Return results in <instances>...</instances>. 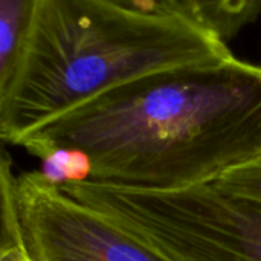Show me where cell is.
I'll return each mask as SVG.
<instances>
[{
  "instance_id": "cell-1",
  "label": "cell",
  "mask_w": 261,
  "mask_h": 261,
  "mask_svg": "<svg viewBox=\"0 0 261 261\" xmlns=\"http://www.w3.org/2000/svg\"><path fill=\"white\" fill-rule=\"evenodd\" d=\"M76 147L90 180L139 190L216 182L261 156V66L231 57L145 75L26 136L18 147Z\"/></svg>"
},
{
  "instance_id": "cell-2",
  "label": "cell",
  "mask_w": 261,
  "mask_h": 261,
  "mask_svg": "<svg viewBox=\"0 0 261 261\" xmlns=\"http://www.w3.org/2000/svg\"><path fill=\"white\" fill-rule=\"evenodd\" d=\"M232 54L184 11L156 15L107 0H41L23 66L0 98V138L18 147L31 133L122 84Z\"/></svg>"
},
{
  "instance_id": "cell-3",
  "label": "cell",
  "mask_w": 261,
  "mask_h": 261,
  "mask_svg": "<svg viewBox=\"0 0 261 261\" xmlns=\"http://www.w3.org/2000/svg\"><path fill=\"white\" fill-rule=\"evenodd\" d=\"M171 261H261V200L216 184L139 190L86 180L60 187Z\"/></svg>"
},
{
  "instance_id": "cell-4",
  "label": "cell",
  "mask_w": 261,
  "mask_h": 261,
  "mask_svg": "<svg viewBox=\"0 0 261 261\" xmlns=\"http://www.w3.org/2000/svg\"><path fill=\"white\" fill-rule=\"evenodd\" d=\"M15 199L35 261H171L37 171L15 176Z\"/></svg>"
},
{
  "instance_id": "cell-5",
  "label": "cell",
  "mask_w": 261,
  "mask_h": 261,
  "mask_svg": "<svg viewBox=\"0 0 261 261\" xmlns=\"http://www.w3.org/2000/svg\"><path fill=\"white\" fill-rule=\"evenodd\" d=\"M41 0H0V98L23 66Z\"/></svg>"
},
{
  "instance_id": "cell-6",
  "label": "cell",
  "mask_w": 261,
  "mask_h": 261,
  "mask_svg": "<svg viewBox=\"0 0 261 261\" xmlns=\"http://www.w3.org/2000/svg\"><path fill=\"white\" fill-rule=\"evenodd\" d=\"M180 8L228 43L258 18L261 0H180Z\"/></svg>"
},
{
  "instance_id": "cell-7",
  "label": "cell",
  "mask_w": 261,
  "mask_h": 261,
  "mask_svg": "<svg viewBox=\"0 0 261 261\" xmlns=\"http://www.w3.org/2000/svg\"><path fill=\"white\" fill-rule=\"evenodd\" d=\"M0 261H35L23 234L15 199V174L6 153L0 159Z\"/></svg>"
},
{
  "instance_id": "cell-8",
  "label": "cell",
  "mask_w": 261,
  "mask_h": 261,
  "mask_svg": "<svg viewBox=\"0 0 261 261\" xmlns=\"http://www.w3.org/2000/svg\"><path fill=\"white\" fill-rule=\"evenodd\" d=\"M28 153L40 159V168L37 173L50 185L63 187L67 184L86 182L93 176V162L81 148L41 145Z\"/></svg>"
},
{
  "instance_id": "cell-9",
  "label": "cell",
  "mask_w": 261,
  "mask_h": 261,
  "mask_svg": "<svg viewBox=\"0 0 261 261\" xmlns=\"http://www.w3.org/2000/svg\"><path fill=\"white\" fill-rule=\"evenodd\" d=\"M213 184L226 191L261 200V156L229 170Z\"/></svg>"
},
{
  "instance_id": "cell-10",
  "label": "cell",
  "mask_w": 261,
  "mask_h": 261,
  "mask_svg": "<svg viewBox=\"0 0 261 261\" xmlns=\"http://www.w3.org/2000/svg\"><path fill=\"white\" fill-rule=\"evenodd\" d=\"M122 8L142 12V14H156V15H168L182 12L180 0H107Z\"/></svg>"
}]
</instances>
